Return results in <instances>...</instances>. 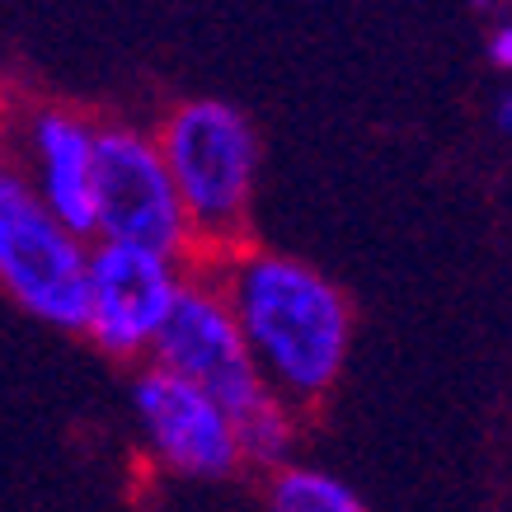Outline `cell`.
Masks as SVG:
<instances>
[{
  "instance_id": "obj_1",
  "label": "cell",
  "mask_w": 512,
  "mask_h": 512,
  "mask_svg": "<svg viewBox=\"0 0 512 512\" xmlns=\"http://www.w3.org/2000/svg\"><path fill=\"white\" fill-rule=\"evenodd\" d=\"M202 268L221 287L273 395L301 414L339 386L353 348V306L339 282L296 254L254 240Z\"/></svg>"
},
{
  "instance_id": "obj_2",
  "label": "cell",
  "mask_w": 512,
  "mask_h": 512,
  "mask_svg": "<svg viewBox=\"0 0 512 512\" xmlns=\"http://www.w3.org/2000/svg\"><path fill=\"white\" fill-rule=\"evenodd\" d=\"M151 367H165V372L193 381L231 414L235 428H240L245 466L278 470L292 461L296 409L282 395H273V386L259 376L254 353H249L245 334L235 325L226 296L207 278L202 264L193 268L170 325L156 339Z\"/></svg>"
},
{
  "instance_id": "obj_3",
  "label": "cell",
  "mask_w": 512,
  "mask_h": 512,
  "mask_svg": "<svg viewBox=\"0 0 512 512\" xmlns=\"http://www.w3.org/2000/svg\"><path fill=\"white\" fill-rule=\"evenodd\" d=\"M156 141L184 198L198 264L249 245L259 193V132L226 99H184L156 127Z\"/></svg>"
},
{
  "instance_id": "obj_4",
  "label": "cell",
  "mask_w": 512,
  "mask_h": 512,
  "mask_svg": "<svg viewBox=\"0 0 512 512\" xmlns=\"http://www.w3.org/2000/svg\"><path fill=\"white\" fill-rule=\"evenodd\" d=\"M90 249L47 207L24 174L0 160V292L24 315L66 334H85Z\"/></svg>"
},
{
  "instance_id": "obj_5",
  "label": "cell",
  "mask_w": 512,
  "mask_h": 512,
  "mask_svg": "<svg viewBox=\"0 0 512 512\" xmlns=\"http://www.w3.org/2000/svg\"><path fill=\"white\" fill-rule=\"evenodd\" d=\"M94 240L109 245L156 249L184 264H198L193 226H188L184 198L170 174V160L160 151L156 132L132 123L99 127V212H94Z\"/></svg>"
},
{
  "instance_id": "obj_6",
  "label": "cell",
  "mask_w": 512,
  "mask_h": 512,
  "mask_svg": "<svg viewBox=\"0 0 512 512\" xmlns=\"http://www.w3.org/2000/svg\"><path fill=\"white\" fill-rule=\"evenodd\" d=\"M198 264L156 254L137 245H109L94 240L90 249V306H85V334L99 353L132 362L151 357L156 339L170 325L174 306L184 296Z\"/></svg>"
},
{
  "instance_id": "obj_7",
  "label": "cell",
  "mask_w": 512,
  "mask_h": 512,
  "mask_svg": "<svg viewBox=\"0 0 512 512\" xmlns=\"http://www.w3.org/2000/svg\"><path fill=\"white\" fill-rule=\"evenodd\" d=\"M10 127V165L33 184V193L57 217L94 240V212H99V118L85 109L38 99L5 113Z\"/></svg>"
},
{
  "instance_id": "obj_8",
  "label": "cell",
  "mask_w": 512,
  "mask_h": 512,
  "mask_svg": "<svg viewBox=\"0 0 512 512\" xmlns=\"http://www.w3.org/2000/svg\"><path fill=\"white\" fill-rule=\"evenodd\" d=\"M132 414L141 442L179 480H231L245 466L240 428L207 390L165 367H141L132 381Z\"/></svg>"
},
{
  "instance_id": "obj_9",
  "label": "cell",
  "mask_w": 512,
  "mask_h": 512,
  "mask_svg": "<svg viewBox=\"0 0 512 512\" xmlns=\"http://www.w3.org/2000/svg\"><path fill=\"white\" fill-rule=\"evenodd\" d=\"M264 512H372L348 480L329 475L325 466L287 461L268 470L264 480Z\"/></svg>"
},
{
  "instance_id": "obj_10",
  "label": "cell",
  "mask_w": 512,
  "mask_h": 512,
  "mask_svg": "<svg viewBox=\"0 0 512 512\" xmlns=\"http://www.w3.org/2000/svg\"><path fill=\"white\" fill-rule=\"evenodd\" d=\"M489 62L498 71H512V19L494 24V33H489Z\"/></svg>"
},
{
  "instance_id": "obj_11",
  "label": "cell",
  "mask_w": 512,
  "mask_h": 512,
  "mask_svg": "<svg viewBox=\"0 0 512 512\" xmlns=\"http://www.w3.org/2000/svg\"><path fill=\"white\" fill-rule=\"evenodd\" d=\"M498 127H503V132L512 137V94L503 99V104H498Z\"/></svg>"
},
{
  "instance_id": "obj_12",
  "label": "cell",
  "mask_w": 512,
  "mask_h": 512,
  "mask_svg": "<svg viewBox=\"0 0 512 512\" xmlns=\"http://www.w3.org/2000/svg\"><path fill=\"white\" fill-rule=\"evenodd\" d=\"M0 123H5V94H0Z\"/></svg>"
}]
</instances>
